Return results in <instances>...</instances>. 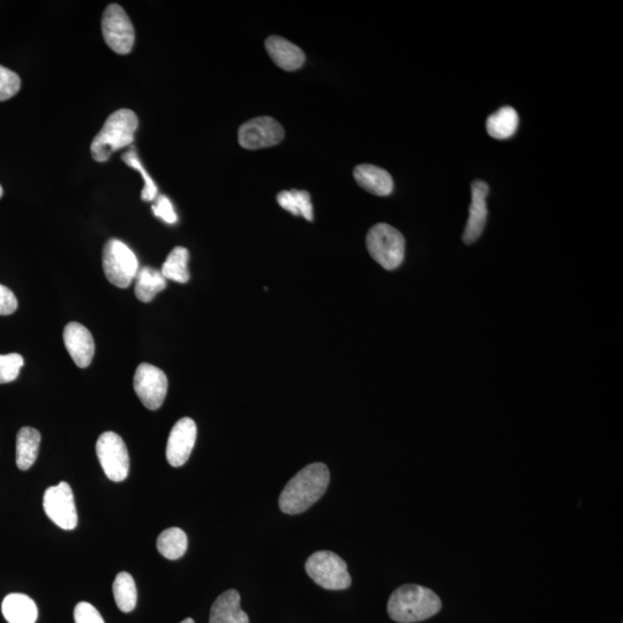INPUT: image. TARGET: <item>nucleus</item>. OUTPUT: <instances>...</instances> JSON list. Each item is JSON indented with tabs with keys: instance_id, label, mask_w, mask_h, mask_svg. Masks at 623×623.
Wrapping results in <instances>:
<instances>
[{
	"instance_id": "12",
	"label": "nucleus",
	"mask_w": 623,
	"mask_h": 623,
	"mask_svg": "<svg viewBox=\"0 0 623 623\" xmlns=\"http://www.w3.org/2000/svg\"><path fill=\"white\" fill-rule=\"evenodd\" d=\"M197 433L194 420L187 417L178 420L172 427L167 445V460L171 467H183L190 459L197 441Z\"/></svg>"
},
{
	"instance_id": "32",
	"label": "nucleus",
	"mask_w": 623,
	"mask_h": 623,
	"mask_svg": "<svg viewBox=\"0 0 623 623\" xmlns=\"http://www.w3.org/2000/svg\"><path fill=\"white\" fill-rule=\"evenodd\" d=\"M180 623H195V622L193 621V619L189 618Z\"/></svg>"
},
{
	"instance_id": "4",
	"label": "nucleus",
	"mask_w": 623,
	"mask_h": 623,
	"mask_svg": "<svg viewBox=\"0 0 623 623\" xmlns=\"http://www.w3.org/2000/svg\"><path fill=\"white\" fill-rule=\"evenodd\" d=\"M366 246L371 257L387 270L402 265L405 255V239L392 225H374L366 236Z\"/></svg>"
},
{
	"instance_id": "19",
	"label": "nucleus",
	"mask_w": 623,
	"mask_h": 623,
	"mask_svg": "<svg viewBox=\"0 0 623 623\" xmlns=\"http://www.w3.org/2000/svg\"><path fill=\"white\" fill-rule=\"evenodd\" d=\"M41 433L33 427H22L17 435V465L22 471L33 467L39 456Z\"/></svg>"
},
{
	"instance_id": "8",
	"label": "nucleus",
	"mask_w": 623,
	"mask_h": 623,
	"mask_svg": "<svg viewBox=\"0 0 623 623\" xmlns=\"http://www.w3.org/2000/svg\"><path fill=\"white\" fill-rule=\"evenodd\" d=\"M102 34L108 47L118 55L130 54L134 47L135 32L132 21L118 4H111L105 9Z\"/></svg>"
},
{
	"instance_id": "29",
	"label": "nucleus",
	"mask_w": 623,
	"mask_h": 623,
	"mask_svg": "<svg viewBox=\"0 0 623 623\" xmlns=\"http://www.w3.org/2000/svg\"><path fill=\"white\" fill-rule=\"evenodd\" d=\"M75 623H105L102 615L92 604L81 602L74 609Z\"/></svg>"
},
{
	"instance_id": "13",
	"label": "nucleus",
	"mask_w": 623,
	"mask_h": 623,
	"mask_svg": "<svg viewBox=\"0 0 623 623\" xmlns=\"http://www.w3.org/2000/svg\"><path fill=\"white\" fill-rule=\"evenodd\" d=\"M472 201L469 209V219L463 234V242L471 245L477 242L483 235L486 227L487 209L486 198L490 193V187L483 180H476L471 185Z\"/></svg>"
},
{
	"instance_id": "16",
	"label": "nucleus",
	"mask_w": 623,
	"mask_h": 623,
	"mask_svg": "<svg viewBox=\"0 0 623 623\" xmlns=\"http://www.w3.org/2000/svg\"><path fill=\"white\" fill-rule=\"evenodd\" d=\"M356 183L367 192L378 197H388L394 190L389 172L372 164H360L354 170Z\"/></svg>"
},
{
	"instance_id": "20",
	"label": "nucleus",
	"mask_w": 623,
	"mask_h": 623,
	"mask_svg": "<svg viewBox=\"0 0 623 623\" xmlns=\"http://www.w3.org/2000/svg\"><path fill=\"white\" fill-rule=\"evenodd\" d=\"M165 288H167V280L164 276L155 268L141 267L138 270L137 276H135V296L142 303H150L160 294Z\"/></svg>"
},
{
	"instance_id": "28",
	"label": "nucleus",
	"mask_w": 623,
	"mask_h": 623,
	"mask_svg": "<svg viewBox=\"0 0 623 623\" xmlns=\"http://www.w3.org/2000/svg\"><path fill=\"white\" fill-rule=\"evenodd\" d=\"M20 88L19 75L0 65V102L12 99L19 93Z\"/></svg>"
},
{
	"instance_id": "11",
	"label": "nucleus",
	"mask_w": 623,
	"mask_h": 623,
	"mask_svg": "<svg viewBox=\"0 0 623 623\" xmlns=\"http://www.w3.org/2000/svg\"><path fill=\"white\" fill-rule=\"evenodd\" d=\"M283 139L282 125L268 116L251 119L240 126L238 131L239 145L250 150L274 147Z\"/></svg>"
},
{
	"instance_id": "5",
	"label": "nucleus",
	"mask_w": 623,
	"mask_h": 623,
	"mask_svg": "<svg viewBox=\"0 0 623 623\" xmlns=\"http://www.w3.org/2000/svg\"><path fill=\"white\" fill-rule=\"evenodd\" d=\"M305 570L312 581L327 590H345L352 582L347 562L334 552L313 553L306 561Z\"/></svg>"
},
{
	"instance_id": "3",
	"label": "nucleus",
	"mask_w": 623,
	"mask_h": 623,
	"mask_svg": "<svg viewBox=\"0 0 623 623\" xmlns=\"http://www.w3.org/2000/svg\"><path fill=\"white\" fill-rule=\"evenodd\" d=\"M139 126L138 116L129 109H120L110 115L102 130L97 133L90 146V153L96 162H107L117 150L133 144L134 134Z\"/></svg>"
},
{
	"instance_id": "2",
	"label": "nucleus",
	"mask_w": 623,
	"mask_h": 623,
	"mask_svg": "<svg viewBox=\"0 0 623 623\" xmlns=\"http://www.w3.org/2000/svg\"><path fill=\"white\" fill-rule=\"evenodd\" d=\"M441 607V599L434 591L422 585L407 584L390 596L387 611L396 622L414 623L434 617Z\"/></svg>"
},
{
	"instance_id": "6",
	"label": "nucleus",
	"mask_w": 623,
	"mask_h": 623,
	"mask_svg": "<svg viewBox=\"0 0 623 623\" xmlns=\"http://www.w3.org/2000/svg\"><path fill=\"white\" fill-rule=\"evenodd\" d=\"M105 277L120 289L129 288L139 270V261L129 246L118 239H110L103 249Z\"/></svg>"
},
{
	"instance_id": "21",
	"label": "nucleus",
	"mask_w": 623,
	"mask_h": 623,
	"mask_svg": "<svg viewBox=\"0 0 623 623\" xmlns=\"http://www.w3.org/2000/svg\"><path fill=\"white\" fill-rule=\"evenodd\" d=\"M519 114L512 107H504L494 112L486 122L487 133L494 139L512 138L519 129Z\"/></svg>"
},
{
	"instance_id": "25",
	"label": "nucleus",
	"mask_w": 623,
	"mask_h": 623,
	"mask_svg": "<svg viewBox=\"0 0 623 623\" xmlns=\"http://www.w3.org/2000/svg\"><path fill=\"white\" fill-rule=\"evenodd\" d=\"M114 597L118 609L130 613L137 606L138 592L133 577L126 572L119 573L114 582Z\"/></svg>"
},
{
	"instance_id": "31",
	"label": "nucleus",
	"mask_w": 623,
	"mask_h": 623,
	"mask_svg": "<svg viewBox=\"0 0 623 623\" xmlns=\"http://www.w3.org/2000/svg\"><path fill=\"white\" fill-rule=\"evenodd\" d=\"M18 310V299L14 292L0 284V315H11Z\"/></svg>"
},
{
	"instance_id": "23",
	"label": "nucleus",
	"mask_w": 623,
	"mask_h": 623,
	"mask_svg": "<svg viewBox=\"0 0 623 623\" xmlns=\"http://www.w3.org/2000/svg\"><path fill=\"white\" fill-rule=\"evenodd\" d=\"M189 546V540L182 529L170 528L162 532L157 538V550L168 560H178L183 557Z\"/></svg>"
},
{
	"instance_id": "9",
	"label": "nucleus",
	"mask_w": 623,
	"mask_h": 623,
	"mask_svg": "<svg viewBox=\"0 0 623 623\" xmlns=\"http://www.w3.org/2000/svg\"><path fill=\"white\" fill-rule=\"evenodd\" d=\"M44 512L57 527L73 530L78 525V512L75 507L71 486L65 482L51 486L44 493Z\"/></svg>"
},
{
	"instance_id": "14",
	"label": "nucleus",
	"mask_w": 623,
	"mask_h": 623,
	"mask_svg": "<svg viewBox=\"0 0 623 623\" xmlns=\"http://www.w3.org/2000/svg\"><path fill=\"white\" fill-rule=\"evenodd\" d=\"M63 337L66 350L75 365L80 369H86L92 364L95 355V342L92 333L85 326L78 324V322H70L64 329Z\"/></svg>"
},
{
	"instance_id": "26",
	"label": "nucleus",
	"mask_w": 623,
	"mask_h": 623,
	"mask_svg": "<svg viewBox=\"0 0 623 623\" xmlns=\"http://www.w3.org/2000/svg\"><path fill=\"white\" fill-rule=\"evenodd\" d=\"M122 159L127 165H129V167L138 170L142 177H144L145 187L141 193L142 200L147 202L155 200L157 197V186L154 183V180L147 174V171L144 168V165H142L135 149H130L129 152L123 155Z\"/></svg>"
},
{
	"instance_id": "17",
	"label": "nucleus",
	"mask_w": 623,
	"mask_h": 623,
	"mask_svg": "<svg viewBox=\"0 0 623 623\" xmlns=\"http://www.w3.org/2000/svg\"><path fill=\"white\" fill-rule=\"evenodd\" d=\"M209 623H250L249 615L240 607L238 591H225L215 600Z\"/></svg>"
},
{
	"instance_id": "10",
	"label": "nucleus",
	"mask_w": 623,
	"mask_h": 623,
	"mask_svg": "<svg viewBox=\"0 0 623 623\" xmlns=\"http://www.w3.org/2000/svg\"><path fill=\"white\" fill-rule=\"evenodd\" d=\"M168 378L154 365L142 363L135 371L133 387L140 401L149 410L160 409L168 393Z\"/></svg>"
},
{
	"instance_id": "1",
	"label": "nucleus",
	"mask_w": 623,
	"mask_h": 623,
	"mask_svg": "<svg viewBox=\"0 0 623 623\" xmlns=\"http://www.w3.org/2000/svg\"><path fill=\"white\" fill-rule=\"evenodd\" d=\"M329 469L324 463H313L300 470L284 487L279 505L284 514L298 515L318 502L328 489Z\"/></svg>"
},
{
	"instance_id": "24",
	"label": "nucleus",
	"mask_w": 623,
	"mask_h": 623,
	"mask_svg": "<svg viewBox=\"0 0 623 623\" xmlns=\"http://www.w3.org/2000/svg\"><path fill=\"white\" fill-rule=\"evenodd\" d=\"M277 202L292 215L303 216L305 220L313 221V206L309 192L299 190L283 191L277 195Z\"/></svg>"
},
{
	"instance_id": "27",
	"label": "nucleus",
	"mask_w": 623,
	"mask_h": 623,
	"mask_svg": "<svg viewBox=\"0 0 623 623\" xmlns=\"http://www.w3.org/2000/svg\"><path fill=\"white\" fill-rule=\"evenodd\" d=\"M25 359L19 354L0 355V385L17 380Z\"/></svg>"
},
{
	"instance_id": "15",
	"label": "nucleus",
	"mask_w": 623,
	"mask_h": 623,
	"mask_svg": "<svg viewBox=\"0 0 623 623\" xmlns=\"http://www.w3.org/2000/svg\"><path fill=\"white\" fill-rule=\"evenodd\" d=\"M265 47L274 64L284 71H297L305 63L304 51L283 37L270 36Z\"/></svg>"
},
{
	"instance_id": "18",
	"label": "nucleus",
	"mask_w": 623,
	"mask_h": 623,
	"mask_svg": "<svg viewBox=\"0 0 623 623\" xmlns=\"http://www.w3.org/2000/svg\"><path fill=\"white\" fill-rule=\"evenodd\" d=\"M2 612L9 623H35L39 617L34 600L24 594H11L5 597Z\"/></svg>"
},
{
	"instance_id": "30",
	"label": "nucleus",
	"mask_w": 623,
	"mask_h": 623,
	"mask_svg": "<svg viewBox=\"0 0 623 623\" xmlns=\"http://www.w3.org/2000/svg\"><path fill=\"white\" fill-rule=\"evenodd\" d=\"M152 210L154 215L160 217L165 223L175 224L178 221L174 206H172L171 201L165 195H161V197L156 199V204L152 207Z\"/></svg>"
},
{
	"instance_id": "22",
	"label": "nucleus",
	"mask_w": 623,
	"mask_h": 623,
	"mask_svg": "<svg viewBox=\"0 0 623 623\" xmlns=\"http://www.w3.org/2000/svg\"><path fill=\"white\" fill-rule=\"evenodd\" d=\"M190 252L185 247L177 246L170 252L165 260L161 273L165 280L177 283H187L190 281L189 272Z\"/></svg>"
},
{
	"instance_id": "33",
	"label": "nucleus",
	"mask_w": 623,
	"mask_h": 623,
	"mask_svg": "<svg viewBox=\"0 0 623 623\" xmlns=\"http://www.w3.org/2000/svg\"><path fill=\"white\" fill-rule=\"evenodd\" d=\"M3 194H4V190H3L2 185H0V198L3 197Z\"/></svg>"
},
{
	"instance_id": "7",
	"label": "nucleus",
	"mask_w": 623,
	"mask_h": 623,
	"mask_svg": "<svg viewBox=\"0 0 623 623\" xmlns=\"http://www.w3.org/2000/svg\"><path fill=\"white\" fill-rule=\"evenodd\" d=\"M96 455L112 482H123L129 476L130 456L125 442L115 432H104L96 442Z\"/></svg>"
}]
</instances>
